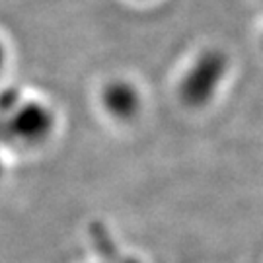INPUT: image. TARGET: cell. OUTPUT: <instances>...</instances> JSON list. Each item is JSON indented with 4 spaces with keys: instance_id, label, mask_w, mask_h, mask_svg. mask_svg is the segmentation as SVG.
<instances>
[{
    "instance_id": "3",
    "label": "cell",
    "mask_w": 263,
    "mask_h": 263,
    "mask_svg": "<svg viewBox=\"0 0 263 263\" xmlns=\"http://www.w3.org/2000/svg\"><path fill=\"white\" fill-rule=\"evenodd\" d=\"M105 105L107 109L117 115V117H129L137 111L139 107V98H137V92L133 90L129 84H123V82H117V84H111L107 88V92L104 96Z\"/></svg>"
},
{
    "instance_id": "2",
    "label": "cell",
    "mask_w": 263,
    "mask_h": 263,
    "mask_svg": "<svg viewBox=\"0 0 263 263\" xmlns=\"http://www.w3.org/2000/svg\"><path fill=\"white\" fill-rule=\"evenodd\" d=\"M53 127L51 113L41 105L29 104L22 107L10 121V135L22 142H39Z\"/></svg>"
},
{
    "instance_id": "4",
    "label": "cell",
    "mask_w": 263,
    "mask_h": 263,
    "mask_svg": "<svg viewBox=\"0 0 263 263\" xmlns=\"http://www.w3.org/2000/svg\"><path fill=\"white\" fill-rule=\"evenodd\" d=\"M2 57H4V53H2V47H0V65H2Z\"/></svg>"
},
{
    "instance_id": "1",
    "label": "cell",
    "mask_w": 263,
    "mask_h": 263,
    "mask_svg": "<svg viewBox=\"0 0 263 263\" xmlns=\"http://www.w3.org/2000/svg\"><path fill=\"white\" fill-rule=\"evenodd\" d=\"M224 70V59L218 53H209L201 57L197 66L189 72V76L183 82V100L189 104H203L207 102L209 96L213 94L216 82L220 80Z\"/></svg>"
}]
</instances>
